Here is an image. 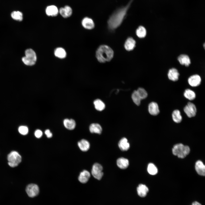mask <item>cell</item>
<instances>
[{
  "label": "cell",
  "instance_id": "d590c367",
  "mask_svg": "<svg viewBox=\"0 0 205 205\" xmlns=\"http://www.w3.org/2000/svg\"><path fill=\"white\" fill-rule=\"evenodd\" d=\"M44 133L47 137L48 138H50L52 137V134L49 129L46 130L45 131Z\"/></svg>",
  "mask_w": 205,
  "mask_h": 205
},
{
  "label": "cell",
  "instance_id": "277c9868",
  "mask_svg": "<svg viewBox=\"0 0 205 205\" xmlns=\"http://www.w3.org/2000/svg\"><path fill=\"white\" fill-rule=\"evenodd\" d=\"M25 56L22 58L23 63L27 65L32 66L35 64L37 56L34 51L32 49H28L25 51Z\"/></svg>",
  "mask_w": 205,
  "mask_h": 205
},
{
  "label": "cell",
  "instance_id": "d4e9b609",
  "mask_svg": "<svg viewBox=\"0 0 205 205\" xmlns=\"http://www.w3.org/2000/svg\"><path fill=\"white\" fill-rule=\"evenodd\" d=\"M89 130L91 133H95L100 134L102 132V128L101 126L97 123H93L89 126Z\"/></svg>",
  "mask_w": 205,
  "mask_h": 205
},
{
  "label": "cell",
  "instance_id": "44dd1931",
  "mask_svg": "<svg viewBox=\"0 0 205 205\" xmlns=\"http://www.w3.org/2000/svg\"><path fill=\"white\" fill-rule=\"evenodd\" d=\"M78 146L80 149L83 151H86L89 149L90 146L89 142L85 139H82L78 142Z\"/></svg>",
  "mask_w": 205,
  "mask_h": 205
},
{
  "label": "cell",
  "instance_id": "4fadbf2b",
  "mask_svg": "<svg viewBox=\"0 0 205 205\" xmlns=\"http://www.w3.org/2000/svg\"><path fill=\"white\" fill-rule=\"evenodd\" d=\"M136 42L132 37H129L126 40L124 44L125 49L128 51L133 50L136 46Z\"/></svg>",
  "mask_w": 205,
  "mask_h": 205
},
{
  "label": "cell",
  "instance_id": "8fae6325",
  "mask_svg": "<svg viewBox=\"0 0 205 205\" xmlns=\"http://www.w3.org/2000/svg\"><path fill=\"white\" fill-rule=\"evenodd\" d=\"M189 84L193 87L199 85L201 82V78L198 75H194L190 77L188 79Z\"/></svg>",
  "mask_w": 205,
  "mask_h": 205
},
{
  "label": "cell",
  "instance_id": "ffe728a7",
  "mask_svg": "<svg viewBox=\"0 0 205 205\" xmlns=\"http://www.w3.org/2000/svg\"><path fill=\"white\" fill-rule=\"evenodd\" d=\"M178 60L182 65L188 66L190 64V60L189 56L185 54H181L178 58Z\"/></svg>",
  "mask_w": 205,
  "mask_h": 205
},
{
  "label": "cell",
  "instance_id": "f1b7e54d",
  "mask_svg": "<svg viewBox=\"0 0 205 205\" xmlns=\"http://www.w3.org/2000/svg\"><path fill=\"white\" fill-rule=\"evenodd\" d=\"M184 97L190 100H192L196 97V94L192 90L188 89H186L184 94Z\"/></svg>",
  "mask_w": 205,
  "mask_h": 205
},
{
  "label": "cell",
  "instance_id": "30bf717a",
  "mask_svg": "<svg viewBox=\"0 0 205 205\" xmlns=\"http://www.w3.org/2000/svg\"><path fill=\"white\" fill-rule=\"evenodd\" d=\"M59 12L60 15L63 18H67L70 17L72 13L71 8L68 5L60 8Z\"/></svg>",
  "mask_w": 205,
  "mask_h": 205
},
{
  "label": "cell",
  "instance_id": "d6a6232c",
  "mask_svg": "<svg viewBox=\"0 0 205 205\" xmlns=\"http://www.w3.org/2000/svg\"><path fill=\"white\" fill-rule=\"evenodd\" d=\"M137 91L141 99H145L147 96L146 91L143 88H139Z\"/></svg>",
  "mask_w": 205,
  "mask_h": 205
},
{
  "label": "cell",
  "instance_id": "5b68a950",
  "mask_svg": "<svg viewBox=\"0 0 205 205\" xmlns=\"http://www.w3.org/2000/svg\"><path fill=\"white\" fill-rule=\"evenodd\" d=\"M8 165L11 167L17 166L22 160L20 155L16 151L11 152L7 156Z\"/></svg>",
  "mask_w": 205,
  "mask_h": 205
},
{
  "label": "cell",
  "instance_id": "7c38bea8",
  "mask_svg": "<svg viewBox=\"0 0 205 205\" xmlns=\"http://www.w3.org/2000/svg\"><path fill=\"white\" fill-rule=\"evenodd\" d=\"M45 12L48 16L55 17L58 15L59 10L57 7L55 5H51L46 7Z\"/></svg>",
  "mask_w": 205,
  "mask_h": 205
},
{
  "label": "cell",
  "instance_id": "4316f807",
  "mask_svg": "<svg viewBox=\"0 0 205 205\" xmlns=\"http://www.w3.org/2000/svg\"><path fill=\"white\" fill-rule=\"evenodd\" d=\"M137 36L140 38L145 37L146 34V30L145 28L143 26H140L138 27L136 31Z\"/></svg>",
  "mask_w": 205,
  "mask_h": 205
},
{
  "label": "cell",
  "instance_id": "6da1fadb",
  "mask_svg": "<svg viewBox=\"0 0 205 205\" xmlns=\"http://www.w3.org/2000/svg\"><path fill=\"white\" fill-rule=\"evenodd\" d=\"M133 0H131L125 6L115 11L110 17L107 21L108 28L114 30L118 27L122 22Z\"/></svg>",
  "mask_w": 205,
  "mask_h": 205
},
{
  "label": "cell",
  "instance_id": "52a82bcc",
  "mask_svg": "<svg viewBox=\"0 0 205 205\" xmlns=\"http://www.w3.org/2000/svg\"><path fill=\"white\" fill-rule=\"evenodd\" d=\"M26 192L29 196L33 198L37 196L39 193V188L38 186L34 184H30L26 186Z\"/></svg>",
  "mask_w": 205,
  "mask_h": 205
},
{
  "label": "cell",
  "instance_id": "9c48e42d",
  "mask_svg": "<svg viewBox=\"0 0 205 205\" xmlns=\"http://www.w3.org/2000/svg\"><path fill=\"white\" fill-rule=\"evenodd\" d=\"M81 24L82 26L85 29L91 30L95 27V24L93 20L91 18L86 17L82 20Z\"/></svg>",
  "mask_w": 205,
  "mask_h": 205
},
{
  "label": "cell",
  "instance_id": "8992f818",
  "mask_svg": "<svg viewBox=\"0 0 205 205\" xmlns=\"http://www.w3.org/2000/svg\"><path fill=\"white\" fill-rule=\"evenodd\" d=\"M103 168L100 164L96 163L93 165L91 170V173L95 179L100 180L102 178L103 173L102 171Z\"/></svg>",
  "mask_w": 205,
  "mask_h": 205
},
{
  "label": "cell",
  "instance_id": "e0dca14e",
  "mask_svg": "<svg viewBox=\"0 0 205 205\" xmlns=\"http://www.w3.org/2000/svg\"><path fill=\"white\" fill-rule=\"evenodd\" d=\"M179 75L178 70L175 68L170 69L168 73L169 79L170 80L174 81L178 80Z\"/></svg>",
  "mask_w": 205,
  "mask_h": 205
},
{
  "label": "cell",
  "instance_id": "d6986e66",
  "mask_svg": "<svg viewBox=\"0 0 205 205\" xmlns=\"http://www.w3.org/2000/svg\"><path fill=\"white\" fill-rule=\"evenodd\" d=\"M118 145L120 149L123 151H127L130 147V144L125 138H123L120 140Z\"/></svg>",
  "mask_w": 205,
  "mask_h": 205
},
{
  "label": "cell",
  "instance_id": "484cf974",
  "mask_svg": "<svg viewBox=\"0 0 205 205\" xmlns=\"http://www.w3.org/2000/svg\"><path fill=\"white\" fill-rule=\"evenodd\" d=\"M172 117L173 121L176 123H180L182 120L180 112L178 110H175L173 112Z\"/></svg>",
  "mask_w": 205,
  "mask_h": 205
},
{
  "label": "cell",
  "instance_id": "ba28073f",
  "mask_svg": "<svg viewBox=\"0 0 205 205\" xmlns=\"http://www.w3.org/2000/svg\"><path fill=\"white\" fill-rule=\"evenodd\" d=\"M184 110L187 116L191 118L194 116L196 113V109L195 105L189 102L184 107Z\"/></svg>",
  "mask_w": 205,
  "mask_h": 205
},
{
  "label": "cell",
  "instance_id": "e575fe53",
  "mask_svg": "<svg viewBox=\"0 0 205 205\" xmlns=\"http://www.w3.org/2000/svg\"><path fill=\"white\" fill-rule=\"evenodd\" d=\"M42 132L40 130H36L34 132L35 136L38 138H40L42 136Z\"/></svg>",
  "mask_w": 205,
  "mask_h": 205
},
{
  "label": "cell",
  "instance_id": "836d02e7",
  "mask_svg": "<svg viewBox=\"0 0 205 205\" xmlns=\"http://www.w3.org/2000/svg\"><path fill=\"white\" fill-rule=\"evenodd\" d=\"M18 131L21 134L25 135L28 134V127L26 126H21L19 127Z\"/></svg>",
  "mask_w": 205,
  "mask_h": 205
},
{
  "label": "cell",
  "instance_id": "2e32d148",
  "mask_svg": "<svg viewBox=\"0 0 205 205\" xmlns=\"http://www.w3.org/2000/svg\"><path fill=\"white\" fill-rule=\"evenodd\" d=\"M90 175V174L88 171L84 170L80 173L78 178V180L81 183H85L89 180Z\"/></svg>",
  "mask_w": 205,
  "mask_h": 205
},
{
  "label": "cell",
  "instance_id": "f546056e",
  "mask_svg": "<svg viewBox=\"0 0 205 205\" xmlns=\"http://www.w3.org/2000/svg\"><path fill=\"white\" fill-rule=\"evenodd\" d=\"M12 18L15 20L21 21L23 19L22 13L19 11H14L11 13Z\"/></svg>",
  "mask_w": 205,
  "mask_h": 205
},
{
  "label": "cell",
  "instance_id": "83f0119b",
  "mask_svg": "<svg viewBox=\"0 0 205 205\" xmlns=\"http://www.w3.org/2000/svg\"><path fill=\"white\" fill-rule=\"evenodd\" d=\"M93 103L95 109L98 111H102L105 108V104L100 99L95 100L94 101Z\"/></svg>",
  "mask_w": 205,
  "mask_h": 205
},
{
  "label": "cell",
  "instance_id": "3957f363",
  "mask_svg": "<svg viewBox=\"0 0 205 205\" xmlns=\"http://www.w3.org/2000/svg\"><path fill=\"white\" fill-rule=\"evenodd\" d=\"M172 153L175 155L180 158L185 157L190 152L189 147L182 144H179L174 145L172 148Z\"/></svg>",
  "mask_w": 205,
  "mask_h": 205
},
{
  "label": "cell",
  "instance_id": "8d00e7d4",
  "mask_svg": "<svg viewBox=\"0 0 205 205\" xmlns=\"http://www.w3.org/2000/svg\"><path fill=\"white\" fill-rule=\"evenodd\" d=\"M192 205H202L200 204L198 202H196V201H195L192 203Z\"/></svg>",
  "mask_w": 205,
  "mask_h": 205
},
{
  "label": "cell",
  "instance_id": "4dcf8cb0",
  "mask_svg": "<svg viewBox=\"0 0 205 205\" xmlns=\"http://www.w3.org/2000/svg\"><path fill=\"white\" fill-rule=\"evenodd\" d=\"M147 170L148 173L150 175H154L156 174L158 172L157 168L152 163H149L147 166Z\"/></svg>",
  "mask_w": 205,
  "mask_h": 205
},
{
  "label": "cell",
  "instance_id": "1f68e13d",
  "mask_svg": "<svg viewBox=\"0 0 205 205\" xmlns=\"http://www.w3.org/2000/svg\"><path fill=\"white\" fill-rule=\"evenodd\" d=\"M132 99L134 102L137 105H140L141 99L137 91H134L132 95Z\"/></svg>",
  "mask_w": 205,
  "mask_h": 205
},
{
  "label": "cell",
  "instance_id": "5bb4252c",
  "mask_svg": "<svg viewBox=\"0 0 205 205\" xmlns=\"http://www.w3.org/2000/svg\"><path fill=\"white\" fill-rule=\"evenodd\" d=\"M148 111L150 114L153 116L158 115L159 110L158 104L155 102H152L148 106Z\"/></svg>",
  "mask_w": 205,
  "mask_h": 205
},
{
  "label": "cell",
  "instance_id": "603a6c76",
  "mask_svg": "<svg viewBox=\"0 0 205 205\" xmlns=\"http://www.w3.org/2000/svg\"><path fill=\"white\" fill-rule=\"evenodd\" d=\"M117 164L120 168L122 169H126L129 165V161L127 159L121 157L117 160Z\"/></svg>",
  "mask_w": 205,
  "mask_h": 205
},
{
  "label": "cell",
  "instance_id": "ac0fdd59",
  "mask_svg": "<svg viewBox=\"0 0 205 205\" xmlns=\"http://www.w3.org/2000/svg\"><path fill=\"white\" fill-rule=\"evenodd\" d=\"M137 191L139 196L144 197L146 196L149 191V189L145 185L140 184L137 188Z\"/></svg>",
  "mask_w": 205,
  "mask_h": 205
},
{
  "label": "cell",
  "instance_id": "cb8c5ba5",
  "mask_svg": "<svg viewBox=\"0 0 205 205\" xmlns=\"http://www.w3.org/2000/svg\"><path fill=\"white\" fill-rule=\"evenodd\" d=\"M63 124L64 126L66 128L70 130L74 129L76 126L75 121L72 119H65L63 121Z\"/></svg>",
  "mask_w": 205,
  "mask_h": 205
},
{
  "label": "cell",
  "instance_id": "7a4b0ae2",
  "mask_svg": "<svg viewBox=\"0 0 205 205\" xmlns=\"http://www.w3.org/2000/svg\"><path fill=\"white\" fill-rule=\"evenodd\" d=\"M114 55L112 49L109 46L105 45L100 46L96 52V58L101 63L110 61L113 58Z\"/></svg>",
  "mask_w": 205,
  "mask_h": 205
},
{
  "label": "cell",
  "instance_id": "9a60e30c",
  "mask_svg": "<svg viewBox=\"0 0 205 205\" xmlns=\"http://www.w3.org/2000/svg\"><path fill=\"white\" fill-rule=\"evenodd\" d=\"M195 169L197 173L200 175L204 176L205 175V166L203 163L200 160L196 162L195 165Z\"/></svg>",
  "mask_w": 205,
  "mask_h": 205
},
{
  "label": "cell",
  "instance_id": "7402d4cb",
  "mask_svg": "<svg viewBox=\"0 0 205 205\" xmlns=\"http://www.w3.org/2000/svg\"><path fill=\"white\" fill-rule=\"evenodd\" d=\"M54 54L56 57L60 59H63L66 57L67 53L63 48L58 47L54 50Z\"/></svg>",
  "mask_w": 205,
  "mask_h": 205
}]
</instances>
